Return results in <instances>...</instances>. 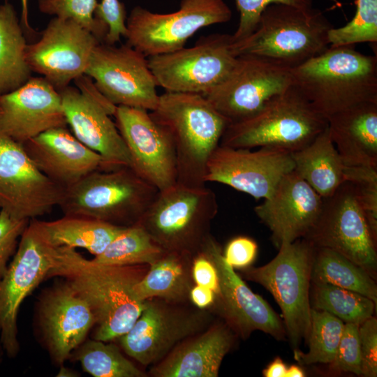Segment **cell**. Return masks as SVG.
<instances>
[{
  "mask_svg": "<svg viewBox=\"0 0 377 377\" xmlns=\"http://www.w3.org/2000/svg\"><path fill=\"white\" fill-rule=\"evenodd\" d=\"M84 75L94 80L98 91L115 106L152 111L158 105V86L147 57L127 44L116 47L98 43Z\"/></svg>",
  "mask_w": 377,
  "mask_h": 377,
  "instance_id": "obj_16",
  "label": "cell"
},
{
  "mask_svg": "<svg viewBox=\"0 0 377 377\" xmlns=\"http://www.w3.org/2000/svg\"><path fill=\"white\" fill-rule=\"evenodd\" d=\"M0 355H1V348H0Z\"/></svg>",
  "mask_w": 377,
  "mask_h": 377,
  "instance_id": "obj_54",
  "label": "cell"
},
{
  "mask_svg": "<svg viewBox=\"0 0 377 377\" xmlns=\"http://www.w3.org/2000/svg\"><path fill=\"white\" fill-rule=\"evenodd\" d=\"M239 13V24L232 40L238 41L249 36L256 28L263 10L273 3H283L302 9H311L312 0H235Z\"/></svg>",
  "mask_w": 377,
  "mask_h": 377,
  "instance_id": "obj_40",
  "label": "cell"
},
{
  "mask_svg": "<svg viewBox=\"0 0 377 377\" xmlns=\"http://www.w3.org/2000/svg\"><path fill=\"white\" fill-rule=\"evenodd\" d=\"M330 364L334 371L350 372L361 376L359 325L345 323L336 356Z\"/></svg>",
  "mask_w": 377,
  "mask_h": 377,
  "instance_id": "obj_41",
  "label": "cell"
},
{
  "mask_svg": "<svg viewBox=\"0 0 377 377\" xmlns=\"http://www.w3.org/2000/svg\"><path fill=\"white\" fill-rule=\"evenodd\" d=\"M352 20L343 27L332 28L328 34L330 46H350L377 42V0H356Z\"/></svg>",
  "mask_w": 377,
  "mask_h": 377,
  "instance_id": "obj_37",
  "label": "cell"
},
{
  "mask_svg": "<svg viewBox=\"0 0 377 377\" xmlns=\"http://www.w3.org/2000/svg\"><path fill=\"white\" fill-rule=\"evenodd\" d=\"M313 285L312 308L327 311L344 323L357 325L374 316L376 304L367 297L327 283Z\"/></svg>",
  "mask_w": 377,
  "mask_h": 377,
  "instance_id": "obj_35",
  "label": "cell"
},
{
  "mask_svg": "<svg viewBox=\"0 0 377 377\" xmlns=\"http://www.w3.org/2000/svg\"><path fill=\"white\" fill-rule=\"evenodd\" d=\"M266 265L244 269L245 277L265 288L281 309L286 332L295 350L311 328L309 288L315 246L306 239L282 244Z\"/></svg>",
  "mask_w": 377,
  "mask_h": 377,
  "instance_id": "obj_8",
  "label": "cell"
},
{
  "mask_svg": "<svg viewBox=\"0 0 377 377\" xmlns=\"http://www.w3.org/2000/svg\"><path fill=\"white\" fill-rule=\"evenodd\" d=\"M22 5V14L20 22L24 30L27 31L28 34L34 33V30L30 27L28 21V0H20Z\"/></svg>",
  "mask_w": 377,
  "mask_h": 377,
  "instance_id": "obj_49",
  "label": "cell"
},
{
  "mask_svg": "<svg viewBox=\"0 0 377 377\" xmlns=\"http://www.w3.org/2000/svg\"><path fill=\"white\" fill-rule=\"evenodd\" d=\"M178 304L158 298L145 300L138 318L118 339L124 352L144 366L154 365L180 342L207 328V310Z\"/></svg>",
  "mask_w": 377,
  "mask_h": 377,
  "instance_id": "obj_14",
  "label": "cell"
},
{
  "mask_svg": "<svg viewBox=\"0 0 377 377\" xmlns=\"http://www.w3.org/2000/svg\"><path fill=\"white\" fill-rule=\"evenodd\" d=\"M100 43L75 21L54 17L40 38L27 45L26 59L31 71L43 75L59 91L84 75L92 52Z\"/></svg>",
  "mask_w": 377,
  "mask_h": 377,
  "instance_id": "obj_19",
  "label": "cell"
},
{
  "mask_svg": "<svg viewBox=\"0 0 377 377\" xmlns=\"http://www.w3.org/2000/svg\"><path fill=\"white\" fill-rule=\"evenodd\" d=\"M344 179L353 185L370 226L377 235V168L346 165Z\"/></svg>",
  "mask_w": 377,
  "mask_h": 377,
  "instance_id": "obj_39",
  "label": "cell"
},
{
  "mask_svg": "<svg viewBox=\"0 0 377 377\" xmlns=\"http://www.w3.org/2000/svg\"><path fill=\"white\" fill-rule=\"evenodd\" d=\"M350 46H329L290 69L292 84L325 118L356 104L377 102V57Z\"/></svg>",
  "mask_w": 377,
  "mask_h": 377,
  "instance_id": "obj_2",
  "label": "cell"
},
{
  "mask_svg": "<svg viewBox=\"0 0 377 377\" xmlns=\"http://www.w3.org/2000/svg\"><path fill=\"white\" fill-rule=\"evenodd\" d=\"M327 121L330 138L345 165L377 168V102L356 104Z\"/></svg>",
  "mask_w": 377,
  "mask_h": 377,
  "instance_id": "obj_27",
  "label": "cell"
},
{
  "mask_svg": "<svg viewBox=\"0 0 377 377\" xmlns=\"http://www.w3.org/2000/svg\"><path fill=\"white\" fill-rule=\"evenodd\" d=\"M333 24L319 9L273 3L262 13L255 30L232 41L235 56L253 55L293 68L323 52Z\"/></svg>",
  "mask_w": 377,
  "mask_h": 377,
  "instance_id": "obj_4",
  "label": "cell"
},
{
  "mask_svg": "<svg viewBox=\"0 0 377 377\" xmlns=\"http://www.w3.org/2000/svg\"><path fill=\"white\" fill-rule=\"evenodd\" d=\"M27 45L15 8L9 2L0 4V96L17 89L31 77L26 59Z\"/></svg>",
  "mask_w": 377,
  "mask_h": 377,
  "instance_id": "obj_31",
  "label": "cell"
},
{
  "mask_svg": "<svg viewBox=\"0 0 377 377\" xmlns=\"http://www.w3.org/2000/svg\"><path fill=\"white\" fill-rule=\"evenodd\" d=\"M36 317L43 343L59 366L70 359L96 325L89 305L66 281L43 291Z\"/></svg>",
  "mask_w": 377,
  "mask_h": 377,
  "instance_id": "obj_21",
  "label": "cell"
},
{
  "mask_svg": "<svg viewBox=\"0 0 377 377\" xmlns=\"http://www.w3.org/2000/svg\"><path fill=\"white\" fill-rule=\"evenodd\" d=\"M361 376H377V319L371 316L359 325Z\"/></svg>",
  "mask_w": 377,
  "mask_h": 377,
  "instance_id": "obj_44",
  "label": "cell"
},
{
  "mask_svg": "<svg viewBox=\"0 0 377 377\" xmlns=\"http://www.w3.org/2000/svg\"><path fill=\"white\" fill-rule=\"evenodd\" d=\"M294 170L291 153L269 148L258 150L219 145L210 155L205 176L255 199L267 198L279 181Z\"/></svg>",
  "mask_w": 377,
  "mask_h": 377,
  "instance_id": "obj_20",
  "label": "cell"
},
{
  "mask_svg": "<svg viewBox=\"0 0 377 377\" xmlns=\"http://www.w3.org/2000/svg\"><path fill=\"white\" fill-rule=\"evenodd\" d=\"M189 300L199 309H207L214 304L216 294L208 288L195 285L190 290Z\"/></svg>",
  "mask_w": 377,
  "mask_h": 377,
  "instance_id": "obj_47",
  "label": "cell"
},
{
  "mask_svg": "<svg viewBox=\"0 0 377 377\" xmlns=\"http://www.w3.org/2000/svg\"><path fill=\"white\" fill-rule=\"evenodd\" d=\"M232 11L223 0H182L179 9L156 13L134 7L127 17V45L146 57L184 47L202 27L230 21Z\"/></svg>",
  "mask_w": 377,
  "mask_h": 377,
  "instance_id": "obj_9",
  "label": "cell"
},
{
  "mask_svg": "<svg viewBox=\"0 0 377 377\" xmlns=\"http://www.w3.org/2000/svg\"><path fill=\"white\" fill-rule=\"evenodd\" d=\"M55 247L31 219L22 234L13 258L0 279V342L10 357L20 350L17 315L23 301L47 279Z\"/></svg>",
  "mask_w": 377,
  "mask_h": 377,
  "instance_id": "obj_13",
  "label": "cell"
},
{
  "mask_svg": "<svg viewBox=\"0 0 377 377\" xmlns=\"http://www.w3.org/2000/svg\"><path fill=\"white\" fill-rule=\"evenodd\" d=\"M142 267L102 265L85 258L75 249L59 246L47 279H64L84 299L96 319L94 339L107 342L127 332L144 308L145 302L133 292L147 271Z\"/></svg>",
  "mask_w": 377,
  "mask_h": 377,
  "instance_id": "obj_1",
  "label": "cell"
},
{
  "mask_svg": "<svg viewBox=\"0 0 377 377\" xmlns=\"http://www.w3.org/2000/svg\"><path fill=\"white\" fill-rule=\"evenodd\" d=\"M345 323L334 315L311 307V328L307 338L309 350H294L300 364H330L334 359Z\"/></svg>",
  "mask_w": 377,
  "mask_h": 377,
  "instance_id": "obj_36",
  "label": "cell"
},
{
  "mask_svg": "<svg viewBox=\"0 0 377 377\" xmlns=\"http://www.w3.org/2000/svg\"><path fill=\"white\" fill-rule=\"evenodd\" d=\"M376 237L353 185L344 182L332 195L323 198L319 216L304 238L316 247L339 253L374 279Z\"/></svg>",
  "mask_w": 377,
  "mask_h": 377,
  "instance_id": "obj_10",
  "label": "cell"
},
{
  "mask_svg": "<svg viewBox=\"0 0 377 377\" xmlns=\"http://www.w3.org/2000/svg\"><path fill=\"white\" fill-rule=\"evenodd\" d=\"M30 220L12 216L0 209V279L8 269V263L14 256L20 238Z\"/></svg>",
  "mask_w": 377,
  "mask_h": 377,
  "instance_id": "obj_42",
  "label": "cell"
},
{
  "mask_svg": "<svg viewBox=\"0 0 377 377\" xmlns=\"http://www.w3.org/2000/svg\"><path fill=\"white\" fill-rule=\"evenodd\" d=\"M95 15L108 29L104 43L114 45L121 36L125 38L126 13L123 3L119 0H101Z\"/></svg>",
  "mask_w": 377,
  "mask_h": 377,
  "instance_id": "obj_43",
  "label": "cell"
},
{
  "mask_svg": "<svg viewBox=\"0 0 377 377\" xmlns=\"http://www.w3.org/2000/svg\"><path fill=\"white\" fill-rule=\"evenodd\" d=\"M192 256L174 252L165 253L149 265L144 276L133 286V292L142 302L158 298L172 303L189 300L194 286L191 274Z\"/></svg>",
  "mask_w": 377,
  "mask_h": 377,
  "instance_id": "obj_29",
  "label": "cell"
},
{
  "mask_svg": "<svg viewBox=\"0 0 377 377\" xmlns=\"http://www.w3.org/2000/svg\"><path fill=\"white\" fill-rule=\"evenodd\" d=\"M202 245L217 270L219 290L216 300L228 325L244 339L256 330L283 339L286 332L278 315L227 263L221 246L211 234Z\"/></svg>",
  "mask_w": 377,
  "mask_h": 377,
  "instance_id": "obj_22",
  "label": "cell"
},
{
  "mask_svg": "<svg viewBox=\"0 0 377 377\" xmlns=\"http://www.w3.org/2000/svg\"><path fill=\"white\" fill-rule=\"evenodd\" d=\"M232 35L213 34L195 45L147 57L157 86L165 91L205 95L221 83L233 67Z\"/></svg>",
  "mask_w": 377,
  "mask_h": 377,
  "instance_id": "obj_11",
  "label": "cell"
},
{
  "mask_svg": "<svg viewBox=\"0 0 377 377\" xmlns=\"http://www.w3.org/2000/svg\"><path fill=\"white\" fill-rule=\"evenodd\" d=\"M96 0H38L39 10L45 14L71 19L104 43L106 27L96 17Z\"/></svg>",
  "mask_w": 377,
  "mask_h": 377,
  "instance_id": "obj_38",
  "label": "cell"
},
{
  "mask_svg": "<svg viewBox=\"0 0 377 377\" xmlns=\"http://www.w3.org/2000/svg\"><path fill=\"white\" fill-rule=\"evenodd\" d=\"M22 145L36 167L64 188L102 166L101 156L81 143L66 126L49 129Z\"/></svg>",
  "mask_w": 377,
  "mask_h": 377,
  "instance_id": "obj_25",
  "label": "cell"
},
{
  "mask_svg": "<svg viewBox=\"0 0 377 377\" xmlns=\"http://www.w3.org/2000/svg\"><path fill=\"white\" fill-rule=\"evenodd\" d=\"M113 116L127 147L131 168L158 191L175 184L176 156L167 130L145 109L118 105Z\"/></svg>",
  "mask_w": 377,
  "mask_h": 377,
  "instance_id": "obj_18",
  "label": "cell"
},
{
  "mask_svg": "<svg viewBox=\"0 0 377 377\" xmlns=\"http://www.w3.org/2000/svg\"><path fill=\"white\" fill-rule=\"evenodd\" d=\"M234 342L229 326L214 324L176 346L151 368L154 377H217Z\"/></svg>",
  "mask_w": 377,
  "mask_h": 377,
  "instance_id": "obj_26",
  "label": "cell"
},
{
  "mask_svg": "<svg viewBox=\"0 0 377 377\" xmlns=\"http://www.w3.org/2000/svg\"><path fill=\"white\" fill-rule=\"evenodd\" d=\"M71 357L94 377L147 376L124 357L117 346L100 340H85L73 350Z\"/></svg>",
  "mask_w": 377,
  "mask_h": 377,
  "instance_id": "obj_34",
  "label": "cell"
},
{
  "mask_svg": "<svg viewBox=\"0 0 377 377\" xmlns=\"http://www.w3.org/2000/svg\"><path fill=\"white\" fill-rule=\"evenodd\" d=\"M158 191L130 167L99 169L65 188L59 207L64 215L128 227L139 223Z\"/></svg>",
  "mask_w": 377,
  "mask_h": 377,
  "instance_id": "obj_6",
  "label": "cell"
},
{
  "mask_svg": "<svg viewBox=\"0 0 377 377\" xmlns=\"http://www.w3.org/2000/svg\"><path fill=\"white\" fill-rule=\"evenodd\" d=\"M66 126L61 96L43 77H31L17 89L0 96V133L22 145Z\"/></svg>",
  "mask_w": 377,
  "mask_h": 377,
  "instance_id": "obj_24",
  "label": "cell"
},
{
  "mask_svg": "<svg viewBox=\"0 0 377 377\" xmlns=\"http://www.w3.org/2000/svg\"><path fill=\"white\" fill-rule=\"evenodd\" d=\"M286 370V365L277 357L263 371V374L265 377H285Z\"/></svg>",
  "mask_w": 377,
  "mask_h": 377,
  "instance_id": "obj_48",
  "label": "cell"
},
{
  "mask_svg": "<svg viewBox=\"0 0 377 377\" xmlns=\"http://www.w3.org/2000/svg\"><path fill=\"white\" fill-rule=\"evenodd\" d=\"M327 126V119L292 84L252 116L229 124L219 145L292 153L309 145Z\"/></svg>",
  "mask_w": 377,
  "mask_h": 377,
  "instance_id": "obj_5",
  "label": "cell"
},
{
  "mask_svg": "<svg viewBox=\"0 0 377 377\" xmlns=\"http://www.w3.org/2000/svg\"><path fill=\"white\" fill-rule=\"evenodd\" d=\"M305 374L302 369L297 365H292L287 368L285 377H304Z\"/></svg>",
  "mask_w": 377,
  "mask_h": 377,
  "instance_id": "obj_50",
  "label": "cell"
},
{
  "mask_svg": "<svg viewBox=\"0 0 377 377\" xmlns=\"http://www.w3.org/2000/svg\"><path fill=\"white\" fill-rule=\"evenodd\" d=\"M217 212L212 190L176 183L158 191L138 224L164 251L193 256L211 234Z\"/></svg>",
  "mask_w": 377,
  "mask_h": 377,
  "instance_id": "obj_7",
  "label": "cell"
},
{
  "mask_svg": "<svg viewBox=\"0 0 377 377\" xmlns=\"http://www.w3.org/2000/svg\"><path fill=\"white\" fill-rule=\"evenodd\" d=\"M191 274L195 285L211 289L216 295L219 293V281L217 270L202 244L192 256Z\"/></svg>",
  "mask_w": 377,
  "mask_h": 377,
  "instance_id": "obj_46",
  "label": "cell"
},
{
  "mask_svg": "<svg viewBox=\"0 0 377 377\" xmlns=\"http://www.w3.org/2000/svg\"><path fill=\"white\" fill-rule=\"evenodd\" d=\"M149 113L171 138L177 183L205 186L207 161L229 121L199 94L165 91Z\"/></svg>",
  "mask_w": 377,
  "mask_h": 377,
  "instance_id": "obj_3",
  "label": "cell"
},
{
  "mask_svg": "<svg viewBox=\"0 0 377 377\" xmlns=\"http://www.w3.org/2000/svg\"><path fill=\"white\" fill-rule=\"evenodd\" d=\"M311 282L352 290L377 303V286L374 278L364 269L330 249L315 246Z\"/></svg>",
  "mask_w": 377,
  "mask_h": 377,
  "instance_id": "obj_32",
  "label": "cell"
},
{
  "mask_svg": "<svg viewBox=\"0 0 377 377\" xmlns=\"http://www.w3.org/2000/svg\"><path fill=\"white\" fill-rule=\"evenodd\" d=\"M65 188L45 176L22 144L0 133V209L34 219L59 206Z\"/></svg>",
  "mask_w": 377,
  "mask_h": 377,
  "instance_id": "obj_17",
  "label": "cell"
},
{
  "mask_svg": "<svg viewBox=\"0 0 377 377\" xmlns=\"http://www.w3.org/2000/svg\"><path fill=\"white\" fill-rule=\"evenodd\" d=\"M290 69L263 57L238 56L224 80L204 96L230 124L239 121L292 85Z\"/></svg>",
  "mask_w": 377,
  "mask_h": 377,
  "instance_id": "obj_15",
  "label": "cell"
},
{
  "mask_svg": "<svg viewBox=\"0 0 377 377\" xmlns=\"http://www.w3.org/2000/svg\"><path fill=\"white\" fill-rule=\"evenodd\" d=\"M294 171L323 198L332 195L345 182V165L327 126L309 145L292 152Z\"/></svg>",
  "mask_w": 377,
  "mask_h": 377,
  "instance_id": "obj_28",
  "label": "cell"
},
{
  "mask_svg": "<svg viewBox=\"0 0 377 377\" xmlns=\"http://www.w3.org/2000/svg\"><path fill=\"white\" fill-rule=\"evenodd\" d=\"M34 220L52 246L82 248L94 256L101 253L126 228L81 216L64 215L51 221Z\"/></svg>",
  "mask_w": 377,
  "mask_h": 377,
  "instance_id": "obj_30",
  "label": "cell"
},
{
  "mask_svg": "<svg viewBox=\"0 0 377 377\" xmlns=\"http://www.w3.org/2000/svg\"><path fill=\"white\" fill-rule=\"evenodd\" d=\"M4 2H8V0H4Z\"/></svg>",
  "mask_w": 377,
  "mask_h": 377,
  "instance_id": "obj_53",
  "label": "cell"
},
{
  "mask_svg": "<svg viewBox=\"0 0 377 377\" xmlns=\"http://www.w3.org/2000/svg\"><path fill=\"white\" fill-rule=\"evenodd\" d=\"M165 252L137 223L126 227L101 253L91 260L111 266H149Z\"/></svg>",
  "mask_w": 377,
  "mask_h": 377,
  "instance_id": "obj_33",
  "label": "cell"
},
{
  "mask_svg": "<svg viewBox=\"0 0 377 377\" xmlns=\"http://www.w3.org/2000/svg\"><path fill=\"white\" fill-rule=\"evenodd\" d=\"M78 89L69 85L59 90L67 125L84 145L98 153L100 170L131 168V158L116 124L110 119L116 107L84 75L75 80Z\"/></svg>",
  "mask_w": 377,
  "mask_h": 377,
  "instance_id": "obj_12",
  "label": "cell"
},
{
  "mask_svg": "<svg viewBox=\"0 0 377 377\" xmlns=\"http://www.w3.org/2000/svg\"><path fill=\"white\" fill-rule=\"evenodd\" d=\"M79 374L71 369L64 367V364L60 365V369L57 374V377H77Z\"/></svg>",
  "mask_w": 377,
  "mask_h": 377,
  "instance_id": "obj_51",
  "label": "cell"
},
{
  "mask_svg": "<svg viewBox=\"0 0 377 377\" xmlns=\"http://www.w3.org/2000/svg\"><path fill=\"white\" fill-rule=\"evenodd\" d=\"M323 198L294 170L279 181L272 193L254 207L260 221L272 232L279 249L284 243L304 238L315 225Z\"/></svg>",
  "mask_w": 377,
  "mask_h": 377,
  "instance_id": "obj_23",
  "label": "cell"
},
{
  "mask_svg": "<svg viewBox=\"0 0 377 377\" xmlns=\"http://www.w3.org/2000/svg\"><path fill=\"white\" fill-rule=\"evenodd\" d=\"M258 245L247 237L239 236L232 239L226 245L223 257L233 269H246L256 258Z\"/></svg>",
  "mask_w": 377,
  "mask_h": 377,
  "instance_id": "obj_45",
  "label": "cell"
},
{
  "mask_svg": "<svg viewBox=\"0 0 377 377\" xmlns=\"http://www.w3.org/2000/svg\"><path fill=\"white\" fill-rule=\"evenodd\" d=\"M330 1H332L335 2V3L338 2L337 0H330Z\"/></svg>",
  "mask_w": 377,
  "mask_h": 377,
  "instance_id": "obj_52",
  "label": "cell"
}]
</instances>
